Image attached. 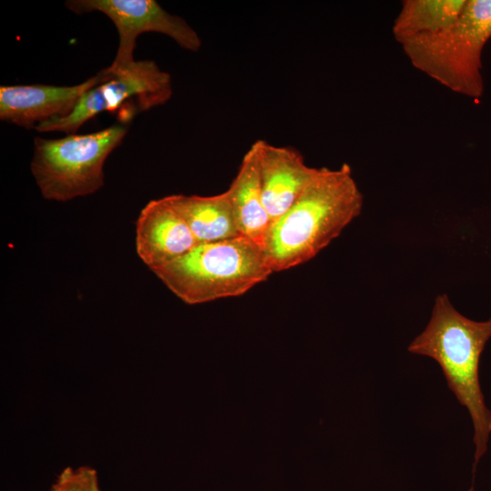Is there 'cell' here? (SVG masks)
Returning <instances> with one entry per match:
<instances>
[{
  "instance_id": "obj_1",
  "label": "cell",
  "mask_w": 491,
  "mask_h": 491,
  "mask_svg": "<svg viewBox=\"0 0 491 491\" xmlns=\"http://www.w3.org/2000/svg\"><path fill=\"white\" fill-rule=\"evenodd\" d=\"M363 204L349 165L321 167L294 205L268 227L264 250L273 272L314 258L361 214Z\"/></svg>"
},
{
  "instance_id": "obj_2",
  "label": "cell",
  "mask_w": 491,
  "mask_h": 491,
  "mask_svg": "<svg viewBox=\"0 0 491 491\" xmlns=\"http://www.w3.org/2000/svg\"><path fill=\"white\" fill-rule=\"evenodd\" d=\"M491 338V317L475 321L459 313L446 294L436 297L426 328L409 344L407 351L432 358L440 366L456 400L466 407L474 428L473 474L491 434V411L479 381L482 352Z\"/></svg>"
},
{
  "instance_id": "obj_3",
  "label": "cell",
  "mask_w": 491,
  "mask_h": 491,
  "mask_svg": "<svg viewBox=\"0 0 491 491\" xmlns=\"http://www.w3.org/2000/svg\"><path fill=\"white\" fill-rule=\"evenodd\" d=\"M153 272L188 305L239 296L274 273L263 246L244 235L199 243Z\"/></svg>"
},
{
  "instance_id": "obj_4",
  "label": "cell",
  "mask_w": 491,
  "mask_h": 491,
  "mask_svg": "<svg viewBox=\"0 0 491 491\" xmlns=\"http://www.w3.org/2000/svg\"><path fill=\"white\" fill-rule=\"evenodd\" d=\"M491 38V0H466L458 19L434 35L401 45L414 67L471 98L484 93L482 52Z\"/></svg>"
},
{
  "instance_id": "obj_5",
  "label": "cell",
  "mask_w": 491,
  "mask_h": 491,
  "mask_svg": "<svg viewBox=\"0 0 491 491\" xmlns=\"http://www.w3.org/2000/svg\"><path fill=\"white\" fill-rule=\"evenodd\" d=\"M126 133L125 126L114 125L58 139L35 137L31 171L42 195L65 202L98 191L104 185L105 162Z\"/></svg>"
},
{
  "instance_id": "obj_6",
  "label": "cell",
  "mask_w": 491,
  "mask_h": 491,
  "mask_svg": "<svg viewBox=\"0 0 491 491\" xmlns=\"http://www.w3.org/2000/svg\"><path fill=\"white\" fill-rule=\"evenodd\" d=\"M104 70L105 78L82 95L69 115L46 121L35 129L75 134L82 125L104 111L125 109L127 116L132 117L165 104L173 95L171 75L152 60L135 61L117 72Z\"/></svg>"
},
{
  "instance_id": "obj_7",
  "label": "cell",
  "mask_w": 491,
  "mask_h": 491,
  "mask_svg": "<svg viewBox=\"0 0 491 491\" xmlns=\"http://www.w3.org/2000/svg\"><path fill=\"white\" fill-rule=\"evenodd\" d=\"M66 7L76 14L100 12L115 25L119 44L109 72L127 68L135 60L134 50L137 37L144 33H159L172 38L180 47L196 52L202 41L182 17L165 11L154 0H69Z\"/></svg>"
},
{
  "instance_id": "obj_8",
  "label": "cell",
  "mask_w": 491,
  "mask_h": 491,
  "mask_svg": "<svg viewBox=\"0 0 491 491\" xmlns=\"http://www.w3.org/2000/svg\"><path fill=\"white\" fill-rule=\"evenodd\" d=\"M106 73L75 85H17L0 86V119L24 128H35L53 119L69 115L82 95L102 82Z\"/></svg>"
},
{
  "instance_id": "obj_9",
  "label": "cell",
  "mask_w": 491,
  "mask_h": 491,
  "mask_svg": "<svg viewBox=\"0 0 491 491\" xmlns=\"http://www.w3.org/2000/svg\"><path fill=\"white\" fill-rule=\"evenodd\" d=\"M256 142L263 201L271 224L294 205L320 168L307 165L302 154L293 147Z\"/></svg>"
},
{
  "instance_id": "obj_10",
  "label": "cell",
  "mask_w": 491,
  "mask_h": 491,
  "mask_svg": "<svg viewBox=\"0 0 491 491\" xmlns=\"http://www.w3.org/2000/svg\"><path fill=\"white\" fill-rule=\"evenodd\" d=\"M136 252L155 271L188 253L198 243L166 197L149 201L136 220Z\"/></svg>"
},
{
  "instance_id": "obj_11",
  "label": "cell",
  "mask_w": 491,
  "mask_h": 491,
  "mask_svg": "<svg viewBox=\"0 0 491 491\" xmlns=\"http://www.w3.org/2000/svg\"><path fill=\"white\" fill-rule=\"evenodd\" d=\"M226 192L240 235L264 248L270 219L263 201L256 142L253 143L243 156L238 171Z\"/></svg>"
},
{
  "instance_id": "obj_12",
  "label": "cell",
  "mask_w": 491,
  "mask_h": 491,
  "mask_svg": "<svg viewBox=\"0 0 491 491\" xmlns=\"http://www.w3.org/2000/svg\"><path fill=\"white\" fill-rule=\"evenodd\" d=\"M187 224L197 243H211L241 235L226 190L209 195L165 196Z\"/></svg>"
},
{
  "instance_id": "obj_13",
  "label": "cell",
  "mask_w": 491,
  "mask_h": 491,
  "mask_svg": "<svg viewBox=\"0 0 491 491\" xmlns=\"http://www.w3.org/2000/svg\"><path fill=\"white\" fill-rule=\"evenodd\" d=\"M466 0H405L394 20L392 32L400 44L434 35L451 26Z\"/></svg>"
},
{
  "instance_id": "obj_14",
  "label": "cell",
  "mask_w": 491,
  "mask_h": 491,
  "mask_svg": "<svg viewBox=\"0 0 491 491\" xmlns=\"http://www.w3.org/2000/svg\"><path fill=\"white\" fill-rule=\"evenodd\" d=\"M49 491H101L97 472L89 466L65 467Z\"/></svg>"
}]
</instances>
